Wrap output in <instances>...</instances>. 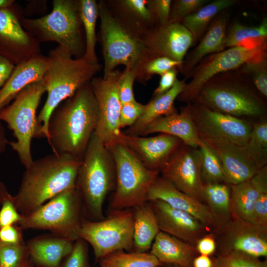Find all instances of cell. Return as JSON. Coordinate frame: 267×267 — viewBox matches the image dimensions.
I'll return each mask as SVG.
<instances>
[{"mask_svg": "<svg viewBox=\"0 0 267 267\" xmlns=\"http://www.w3.org/2000/svg\"><path fill=\"white\" fill-rule=\"evenodd\" d=\"M30 259L26 244L0 241V267H22Z\"/></svg>", "mask_w": 267, "mask_h": 267, "instance_id": "cell-41", "label": "cell"}, {"mask_svg": "<svg viewBox=\"0 0 267 267\" xmlns=\"http://www.w3.org/2000/svg\"><path fill=\"white\" fill-rule=\"evenodd\" d=\"M211 259L212 267H267V261L238 251L218 254Z\"/></svg>", "mask_w": 267, "mask_h": 267, "instance_id": "cell-40", "label": "cell"}, {"mask_svg": "<svg viewBox=\"0 0 267 267\" xmlns=\"http://www.w3.org/2000/svg\"><path fill=\"white\" fill-rule=\"evenodd\" d=\"M201 167L198 148L182 143L160 173L177 189L204 203Z\"/></svg>", "mask_w": 267, "mask_h": 267, "instance_id": "cell-17", "label": "cell"}, {"mask_svg": "<svg viewBox=\"0 0 267 267\" xmlns=\"http://www.w3.org/2000/svg\"><path fill=\"white\" fill-rule=\"evenodd\" d=\"M186 84L184 79L182 80L177 79L168 91L153 96L145 105L144 111L137 121L124 133L132 135H140L146 126L156 119L178 113V112L175 106V101L182 91Z\"/></svg>", "mask_w": 267, "mask_h": 267, "instance_id": "cell-28", "label": "cell"}, {"mask_svg": "<svg viewBox=\"0 0 267 267\" xmlns=\"http://www.w3.org/2000/svg\"><path fill=\"white\" fill-rule=\"evenodd\" d=\"M100 32L104 59V76L120 64L136 70L148 59L143 42L124 29L100 3L98 5Z\"/></svg>", "mask_w": 267, "mask_h": 267, "instance_id": "cell-10", "label": "cell"}, {"mask_svg": "<svg viewBox=\"0 0 267 267\" xmlns=\"http://www.w3.org/2000/svg\"><path fill=\"white\" fill-rule=\"evenodd\" d=\"M161 263L193 267L199 255L195 245L159 231L149 251Z\"/></svg>", "mask_w": 267, "mask_h": 267, "instance_id": "cell-27", "label": "cell"}, {"mask_svg": "<svg viewBox=\"0 0 267 267\" xmlns=\"http://www.w3.org/2000/svg\"><path fill=\"white\" fill-rule=\"evenodd\" d=\"M15 3L14 0H0V9L11 7Z\"/></svg>", "mask_w": 267, "mask_h": 267, "instance_id": "cell-57", "label": "cell"}, {"mask_svg": "<svg viewBox=\"0 0 267 267\" xmlns=\"http://www.w3.org/2000/svg\"><path fill=\"white\" fill-rule=\"evenodd\" d=\"M22 267H40L34 265L30 259Z\"/></svg>", "mask_w": 267, "mask_h": 267, "instance_id": "cell-58", "label": "cell"}, {"mask_svg": "<svg viewBox=\"0 0 267 267\" xmlns=\"http://www.w3.org/2000/svg\"><path fill=\"white\" fill-rule=\"evenodd\" d=\"M117 139L124 143L146 168L159 173L182 143L179 138L167 134L145 137L121 132Z\"/></svg>", "mask_w": 267, "mask_h": 267, "instance_id": "cell-18", "label": "cell"}, {"mask_svg": "<svg viewBox=\"0 0 267 267\" xmlns=\"http://www.w3.org/2000/svg\"><path fill=\"white\" fill-rule=\"evenodd\" d=\"M158 267H182L178 265H174V264H162L161 265Z\"/></svg>", "mask_w": 267, "mask_h": 267, "instance_id": "cell-59", "label": "cell"}, {"mask_svg": "<svg viewBox=\"0 0 267 267\" xmlns=\"http://www.w3.org/2000/svg\"><path fill=\"white\" fill-rule=\"evenodd\" d=\"M100 267H158L161 263L150 253L120 250L98 260Z\"/></svg>", "mask_w": 267, "mask_h": 267, "instance_id": "cell-36", "label": "cell"}, {"mask_svg": "<svg viewBox=\"0 0 267 267\" xmlns=\"http://www.w3.org/2000/svg\"><path fill=\"white\" fill-rule=\"evenodd\" d=\"M219 254L231 251L267 256V227L231 216L215 233Z\"/></svg>", "mask_w": 267, "mask_h": 267, "instance_id": "cell-16", "label": "cell"}, {"mask_svg": "<svg viewBox=\"0 0 267 267\" xmlns=\"http://www.w3.org/2000/svg\"><path fill=\"white\" fill-rule=\"evenodd\" d=\"M150 202L160 230L195 246L197 241L211 232L192 215L174 208L163 201Z\"/></svg>", "mask_w": 267, "mask_h": 267, "instance_id": "cell-20", "label": "cell"}, {"mask_svg": "<svg viewBox=\"0 0 267 267\" xmlns=\"http://www.w3.org/2000/svg\"><path fill=\"white\" fill-rule=\"evenodd\" d=\"M251 180L258 192L254 212L255 222L267 227V166L259 169Z\"/></svg>", "mask_w": 267, "mask_h": 267, "instance_id": "cell-39", "label": "cell"}, {"mask_svg": "<svg viewBox=\"0 0 267 267\" xmlns=\"http://www.w3.org/2000/svg\"><path fill=\"white\" fill-rule=\"evenodd\" d=\"M48 64L47 56L41 54L16 65L7 82L0 89V111L10 104L27 86L42 81Z\"/></svg>", "mask_w": 267, "mask_h": 267, "instance_id": "cell-23", "label": "cell"}, {"mask_svg": "<svg viewBox=\"0 0 267 267\" xmlns=\"http://www.w3.org/2000/svg\"><path fill=\"white\" fill-rule=\"evenodd\" d=\"M22 219V215L14 205L13 196L9 194L3 201L0 209V228L17 224Z\"/></svg>", "mask_w": 267, "mask_h": 267, "instance_id": "cell-47", "label": "cell"}, {"mask_svg": "<svg viewBox=\"0 0 267 267\" xmlns=\"http://www.w3.org/2000/svg\"><path fill=\"white\" fill-rule=\"evenodd\" d=\"M85 219L76 187L59 193L35 211L25 215L18 223L23 229H42L73 241Z\"/></svg>", "mask_w": 267, "mask_h": 267, "instance_id": "cell-9", "label": "cell"}, {"mask_svg": "<svg viewBox=\"0 0 267 267\" xmlns=\"http://www.w3.org/2000/svg\"><path fill=\"white\" fill-rule=\"evenodd\" d=\"M15 66L9 60L0 54V89L10 77Z\"/></svg>", "mask_w": 267, "mask_h": 267, "instance_id": "cell-53", "label": "cell"}, {"mask_svg": "<svg viewBox=\"0 0 267 267\" xmlns=\"http://www.w3.org/2000/svg\"><path fill=\"white\" fill-rule=\"evenodd\" d=\"M182 63L167 57H158L148 59L138 69L137 73L142 69V73L146 77H150L153 75H162L166 72L177 68L180 70Z\"/></svg>", "mask_w": 267, "mask_h": 267, "instance_id": "cell-42", "label": "cell"}, {"mask_svg": "<svg viewBox=\"0 0 267 267\" xmlns=\"http://www.w3.org/2000/svg\"><path fill=\"white\" fill-rule=\"evenodd\" d=\"M98 121V108L90 81L61 102L48 124V142L53 153L81 160Z\"/></svg>", "mask_w": 267, "mask_h": 267, "instance_id": "cell-1", "label": "cell"}, {"mask_svg": "<svg viewBox=\"0 0 267 267\" xmlns=\"http://www.w3.org/2000/svg\"><path fill=\"white\" fill-rule=\"evenodd\" d=\"M210 0H176L172 2L170 20L180 22L188 15L195 12Z\"/></svg>", "mask_w": 267, "mask_h": 267, "instance_id": "cell-44", "label": "cell"}, {"mask_svg": "<svg viewBox=\"0 0 267 267\" xmlns=\"http://www.w3.org/2000/svg\"><path fill=\"white\" fill-rule=\"evenodd\" d=\"M172 1L171 0H153L148 1V6L159 24L163 25L170 20Z\"/></svg>", "mask_w": 267, "mask_h": 267, "instance_id": "cell-48", "label": "cell"}, {"mask_svg": "<svg viewBox=\"0 0 267 267\" xmlns=\"http://www.w3.org/2000/svg\"><path fill=\"white\" fill-rule=\"evenodd\" d=\"M178 69L174 68L161 75L159 85L154 91L153 96L162 94L173 87L178 79Z\"/></svg>", "mask_w": 267, "mask_h": 267, "instance_id": "cell-52", "label": "cell"}, {"mask_svg": "<svg viewBox=\"0 0 267 267\" xmlns=\"http://www.w3.org/2000/svg\"><path fill=\"white\" fill-rule=\"evenodd\" d=\"M156 200L192 215L213 233L219 229L215 217L205 203L179 191L162 177H157L147 194V201Z\"/></svg>", "mask_w": 267, "mask_h": 267, "instance_id": "cell-21", "label": "cell"}, {"mask_svg": "<svg viewBox=\"0 0 267 267\" xmlns=\"http://www.w3.org/2000/svg\"><path fill=\"white\" fill-rule=\"evenodd\" d=\"M79 15L85 32V51L83 57L89 62L98 64L95 50V27L99 16L98 4L94 0H77Z\"/></svg>", "mask_w": 267, "mask_h": 267, "instance_id": "cell-33", "label": "cell"}, {"mask_svg": "<svg viewBox=\"0 0 267 267\" xmlns=\"http://www.w3.org/2000/svg\"><path fill=\"white\" fill-rule=\"evenodd\" d=\"M229 186L231 216L255 223L254 212L258 192L251 179Z\"/></svg>", "mask_w": 267, "mask_h": 267, "instance_id": "cell-31", "label": "cell"}, {"mask_svg": "<svg viewBox=\"0 0 267 267\" xmlns=\"http://www.w3.org/2000/svg\"><path fill=\"white\" fill-rule=\"evenodd\" d=\"M48 64L43 82L46 100L37 116L41 127L39 138L48 139V124L55 109L90 82L99 70V64H92L84 57L75 58L58 45L48 54Z\"/></svg>", "mask_w": 267, "mask_h": 267, "instance_id": "cell-4", "label": "cell"}, {"mask_svg": "<svg viewBox=\"0 0 267 267\" xmlns=\"http://www.w3.org/2000/svg\"><path fill=\"white\" fill-rule=\"evenodd\" d=\"M106 146L112 155L116 169L112 210L134 209L147 202L148 192L159 173L146 168L118 139Z\"/></svg>", "mask_w": 267, "mask_h": 267, "instance_id": "cell-8", "label": "cell"}, {"mask_svg": "<svg viewBox=\"0 0 267 267\" xmlns=\"http://www.w3.org/2000/svg\"><path fill=\"white\" fill-rule=\"evenodd\" d=\"M267 18L265 17L259 25L247 26L235 22L227 27L224 41L225 48L244 45L246 42L258 44L267 43Z\"/></svg>", "mask_w": 267, "mask_h": 267, "instance_id": "cell-34", "label": "cell"}, {"mask_svg": "<svg viewBox=\"0 0 267 267\" xmlns=\"http://www.w3.org/2000/svg\"><path fill=\"white\" fill-rule=\"evenodd\" d=\"M45 92L43 80L32 83L0 111V121L7 124L16 139L14 141H8V144L17 153L25 169L34 161L31 142L33 138H39L41 127L38 122L37 110Z\"/></svg>", "mask_w": 267, "mask_h": 267, "instance_id": "cell-7", "label": "cell"}, {"mask_svg": "<svg viewBox=\"0 0 267 267\" xmlns=\"http://www.w3.org/2000/svg\"><path fill=\"white\" fill-rule=\"evenodd\" d=\"M131 209L112 210L100 221L84 219L79 237L91 246L96 261L115 251H133L134 212Z\"/></svg>", "mask_w": 267, "mask_h": 267, "instance_id": "cell-11", "label": "cell"}, {"mask_svg": "<svg viewBox=\"0 0 267 267\" xmlns=\"http://www.w3.org/2000/svg\"><path fill=\"white\" fill-rule=\"evenodd\" d=\"M198 149L201 157V172L203 183H225L222 162L214 150L202 139Z\"/></svg>", "mask_w": 267, "mask_h": 267, "instance_id": "cell-37", "label": "cell"}, {"mask_svg": "<svg viewBox=\"0 0 267 267\" xmlns=\"http://www.w3.org/2000/svg\"><path fill=\"white\" fill-rule=\"evenodd\" d=\"M87 242L79 238L74 242L71 253L63 260L59 267H89Z\"/></svg>", "mask_w": 267, "mask_h": 267, "instance_id": "cell-43", "label": "cell"}, {"mask_svg": "<svg viewBox=\"0 0 267 267\" xmlns=\"http://www.w3.org/2000/svg\"><path fill=\"white\" fill-rule=\"evenodd\" d=\"M23 16L16 3L0 9V54L15 65L41 54L40 44L21 25Z\"/></svg>", "mask_w": 267, "mask_h": 267, "instance_id": "cell-15", "label": "cell"}, {"mask_svg": "<svg viewBox=\"0 0 267 267\" xmlns=\"http://www.w3.org/2000/svg\"><path fill=\"white\" fill-rule=\"evenodd\" d=\"M52 5L51 12L43 17L23 16L22 26L40 44L56 42L75 58L83 57L85 39L77 0H54Z\"/></svg>", "mask_w": 267, "mask_h": 267, "instance_id": "cell-6", "label": "cell"}, {"mask_svg": "<svg viewBox=\"0 0 267 267\" xmlns=\"http://www.w3.org/2000/svg\"><path fill=\"white\" fill-rule=\"evenodd\" d=\"M144 108L145 105L135 100L122 104L119 118L120 129L133 126L140 117Z\"/></svg>", "mask_w": 267, "mask_h": 267, "instance_id": "cell-45", "label": "cell"}, {"mask_svg": "<svg viewBox=\"0 0 267 267\" xmlns=\"http://www.w3.org/2000/svg\"><path fill=\"white\" fill-rule=\"evenodd\" d=\"M203 195L219 228L231 217L230 186L224 183L204 184Z\"/></svg>", "mask_w": 267, "mask_h": 267, "instance_id": "cell-32", "label": "cell"}, {"mask_svg": "<svg viewBox=\"0 0 267 267\" xmlns=\"http://www.w3.org/2000/svg\"><path fill=\"white\" fill-rule=\"evenodd\" d=\"M193 102L251 122L267 118V100L237 69L220 73L209 80Z\"/></svg>", "mask_w": 267, "mask_h": 267, "instance_id": "cell-3", "label": "cell"}, {"mask_svg": "<svg viewBox=\"0 0 267 267\" xmlns=\"http://www.w3.org/2000/svg\"><path fill=\"white\" fill-rule=\"evenodd\" d=\"M143 42L148 59L167 57L182 64L188 49L194 45L191 34L181 23L170 21L159 24Z\"/></svg>", "mask_w": 267, "mask_h": 267, "instance_id": "cell-19", "label": "cell"}, {"mask_svg": "<svg viewBox=\"0 0 267 267\" xmlns=\"http://www.w3.org/2000/svg\"><path fill=\"white\" fill-rule=\"evenodd\" d=\"M22 229L16 225L3 226L0 228V241L10 244L24 243Z\"/></svg>", "mask_w": 267, "mask_h": 267, "instance_id": "cell-51", "label": "cell"}, {"mask_svg": "<svg viewBox=\"0 0 267 267\" xmlns=\"http://www.w3.org/2000/svg\"><path fill=\"white\" fill-rule=\"evenodd\" d=\"M122 72L115 70L103 78L94 77L90 84L98 108V121L94 134L107 146L121 133L119 118L122 103L118 87Z\"/></svg>", "mask_w": 267, "mask_h": 267, "instance_id": "cell-14", "label": "cell"}, {"mask_svg": "<svg viewBox=\"0 0 267 267\" xmlns=\"http://www.w3.org/2000/svg\"><path fill=\"white\" fill-rule=\"evenodd\" d=\"M133 251L148 252L160 231L150 202L147 201L134 209Z\"/></svg>", "mask_w": 267, "mask_h": 267, "instance_id": "cell-29", "label": "cell"}, {"mask_svg": "<svg viewBox=\"0 0 267 267\" xmlns=\"http://www.w3.org/2000/svg\"><path fill=\"white\" fill-rule=\"evenodd\" d=\"M122 2L124 6L137 16L146 21L151 20L153 16L147 5V0H125Z\"/></svg>", "mask_w": 267, "mask_h": 267, "instance_id": "cell-49", "label": "cell"}, {"mask_svg": "<svg viewBox=\"0 0 267 267\" xmlns=\"http://www.w3.org/2000/svg\"><path fill=\"white\" fill-rule=\"evenodd\" d=\"M252 129L243 146L254 165L260 169L267 166V118L252 122Z\"/></svg>", "mask_w": 267, "mask_h": 267, "instance_id": "cell-35", "label": "cell"}, {"mask_svg": "<svg viewBox=\"0 0 267 267\" xmlns=\"http://www.w3.org/2000/svg\"><path fill=\"white\" fill-rule=\"evenodd\" d=\"M136 76V70L126 68L122 72L118 87L119 96L122 104L135 100L133 85Z\"/></svg>", "mask_w": 267, "mask_h": 267, "instance_id": "cell-46", "label": "cell"}, {"mask_svg": "<svg viewBox=\"0 0 267 267\" xmlns=\"http://www.w3.org/2000/svg\"><path fill=\"white\" fill-rule=\"evenodd\" d=\"M238 2L237 0L210 1L185 17L181 23L191 34L194 45L200 41L212 22L221 13Z\"/></svg>", "mask_w": 267, "mask_h": 267, "instance_id": "cell-30", "label": "cell"}, {"mask_svg": "<svg viewBox=\"0 0 267 267\" xmlns=\"http://www.w3.org/2000/svg\"><path fill=\"white\" fill-rule=\"evenodd\" d=\"M8 144L4 127L0 121V155L5 151Z\"/></svg>", "mask_w": 267, "mask_h": 267, "instance_id": "cell-55", "label": "cell"}, {"mask_svg": "<svg viewBox=\"0 0 267 267\" xmlns=\"http://www.w3.org/2000/svg\"><path fill=\"white\" fill-rule=\"evenodd\" d=\"M213 263L210 256L199 255L193 262V267H212Z\"/></svg>", "mask_w": 267, "mask_h": 267, "instance_id": "cell-54", "label": "cell"}, {"mask_svg": "<svg viewBox=\"0 0 267 267\" xmlns=\"http://www.w3.org/2000/svg\"><path fill=\"white\" fill-rule=\"evenodd\" d=\"M116 183L112 155L93 133L81 160L76 182L86 219L96 221L105 218L103 204L108 194L115 190Z\"/></svg>", "mask_w": 267, "mask_h": 267, "instance_id": "cell-5", "label": "cell"}, {"mask_svg": "<svg viewBox=\"0 0 267 267\" xmlns=\"http://www.w3.org/2000/svg\"><path fill=\"white\" fill-rule=\"evenodd\" d=\"M267 53V44L249 46L240 45L209 55L201 60L184 77L186 83L178 98L189 104L194 101L203 85L215 76L239 68L244 63Z\"/></svg>", "mask_w": 267, "mask_h": 267, "instance_id": "cell-12", "label": "cell"}, {"mask_svg": "<svg viewBox=\"0 0 267 267\" xmlns=\"http://www.w3.org/2000/svg\"><path fill=\"white\" fill-rule=\"evenodd\" d=\"M195 247L200 255L208 256L213 255L217 249L215 233L209 232L205 234L197 241Z\"/></svg>", "mask_w": 267, "mask_h": 267, "instance_id": "cell-50", "label": "cell"}, {"mask_svg": "<svg viewBox=\"0 0 267 267\" xmlns=\"http://www.w3.org/2000/svg\"><path fill=\"white\" fill-rule=\"evenodd\" d=\"M10 193L8 192L5 185L0 179V205Z\"/></svg>", "mask_w": 267, "mask_h": 267, "instance_id": "cell-56", "label": "cell"}, {"mask_svg": "<svg viewBox=\"0 0 267 267\" xmlns=\"http://www.w3.org/2000/svg\"><path fill=\"white\" fill-rule=\"evenodd\" d=\"M267 56L265 53L252 59L237 68L238 71L248 79L260 95L267 98Z\"/></svg>", "mask_w": 267, "mask_h": 267, "instance_id": "cell-38", "label": "cell"}, {"mask_svg": "<svg viewBox=\"0 0 267 267\" xmlns=\"http://www.w3.org/2000/svg\"><path fill=\"white\" fill-rule=\"evenodd\" d=\"M156 133L176 136L183 143L194 148H198L201 142L188 104L181 107L178 113L162 116L154 120L146 126L140 135Z\"/></svg>", "mask_w": 267, "mask_h": 267, "instance_id": "cell-24", "label": "cell"}, {"mask_svg": "<svg viewBox=\"0 0 267 267\" xmlns=\"http://www.w3.org/2000/svg\"><path fill=\"white\" fill-rule=\"evenodd\" d=\"M74 242L53 234L38 236L27 244L30 259L40 267H59L72 251Z\"/></svg>", "mask_w": 267, "mask_h": 267, "instance_id": "cell-26", "label": "cell"}, {"mask_svg": "<svg viewBox=\"0 0 267 267\" xmlns=\"http://www.w3.org/2000/svg\"><path fill=\"white\" fill-rule=\"evenodd\" d=\"M188 104L201 139L222 140L244 146L252 129V122L212 110L197 103Z\"/></svg>", "mask_w": 267, "mask_h": 267, "instance_id": "cell-13", "label": "cell"}, {"mask_svg": "<svg viewBox=\"0 0 267 267\" xmlns=\"http://www.w3.org/2000/svg\"><path fill=\"white\" fill-rule=\"evenodd\" d=\"M229 14L224 10L212 22L198 44L185 56L180 70L184 77L207 56L225 49L224 41Z\"/></svg>", "mask_w": 267, "mask_h": 267, "instance_id": "cell-25", "label": "cell"}, {"mask_svg": "<svg viewBox=\"0 0 267 267\" xmlns=\"http://www.w3.org/2000/svg\"><path fill=\"white\" fill-rule=\"evenodd\" d=\"M81 160L54 153L34 161L24 172L14 205L27 215L61 192L76 187Z\"/></svg>", "mask_w": 267, "mask_h": 267, "instance_id": "cell-2", "label": "cell"}, {"mask_svg": "<svg viewBox=\"0 0 267 267\" xmlns=\"http://www.w3.org/2000/svg\"><path fill=\"white\" fill-rule=\"evenodd\" d=\"M203 140L220 158L223 168L225 183L236 184L249 180L259 170L249 158L243 146L222 140Z\"/></svg>", "mask_w": 267, "mask_h": 267, "instance_id": "cell-22", "label": "cell"}, {"mask_svg": "<svg viewBox=\"0 0 267 267\" xmlns=\"http://www.w3.org/2000/svg\"></svg>", "mask_w": 267, "mask_h": 267, "instance_id": "cell-60", "label": "cell"}]
</instances>
